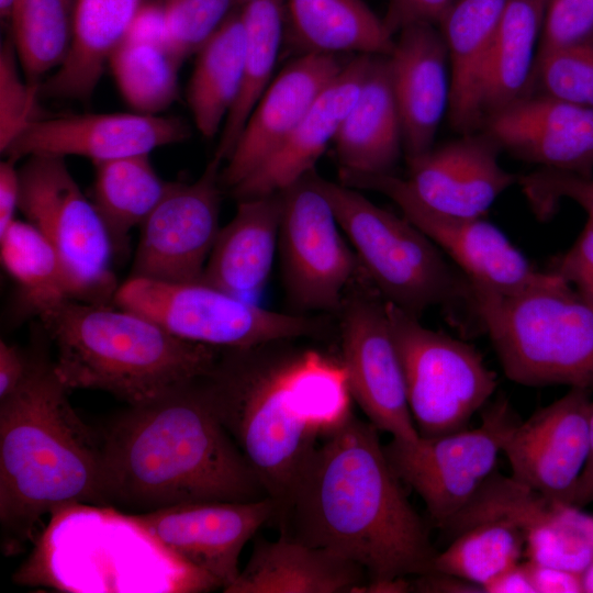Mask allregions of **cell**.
<instances>
[{
    "instance_id": "6da1fadb",
    "label": "cell",
    "mask_w": 593,
    "mask_h": 593,
    "mask_svg": "<svg viewBox=\"0 0 593 593\" xmlns=\"http://www.w3.org/2000/svg\"><path fill=\"white\" fill-rule=\"evenodd\" d=\"M271 523L361 566L368 580L430 572L437 553L379 429L354 412L320 439Z\"/></svg>"
},
{
    "instance_id": "7a4b0ae2",
    "label": "cell",
    "mask_w": 593,
    "mask_h": 593,
    "mask_svg": "<svg viewBox=\"0 0 593 593\" xmlns=\"http://www.w3.org/2000/svg\"><path fill=\"white\" fill-rule=\"evenodd\" d=\"M273 344L221 349L204 380L221 424L279 505L354 400L340 357Z\"/></svg>"
},
{
    "instance_id": "3957f363",
    "label": "cell",
    "mask_w": 593,
    "mask_h": 593,
    "mask_svg": "<svg viewBox=\"0 0 593 593\" xmlns=\"http://www.w3.org/2000/svg\"><path fill=\"white\" fill-rule=\"evenodd\" d=\"M101 446L109 504L147 512L268 496L216 416L204 373L158 399L130 405L105 430Z\"/></svg>"
},
{
    "instance_id": "277c9868",
    "label": "cell",
    "mask_w": 593,
    "mask_h": 593,
    "mask_svg": "<svg viewBox=\"0 0 593 593\" xmlns=\"http://www.w3.org/2000/svg\"><path fill=\"white\" fill-rule=\"evenodd\" d=\"M29 373L0 401V521L25 539L46 514L78 504H108L102 446L79 418L44 342Z\"/></svg>"
},
{
    "instance_id": "5b68a950",
    "label": "cell",
    "mask_w": 593,
    "mask_h": 593,
    "mask_svg": "<svg viewBox=\"0 0 593 593\" xmlns=\"http://www.w3.org/2000/svg\"><path fill=\"white\" fill-rule=\"evenodd\" d=\"M115 304L67 299L37 317L63 384L108 392L128 405L158 399L209 371L220 348L181 339Z\"/></svg>"
},
{
    "instance_id": "8992f818",
    "label": "cell",
    "mask_w": 593,
    "mask_h": 593,
    "mask_svg": "<svg viewBox=\"0 0 593 593\" xmlns=\"http://www.w3.org/2000/svg\"><path fill=\"white\" fill-rule=\"evenodd\" d=\"M472 290L475 318L507 379L525 387L593 391L592 302L561 277L512 294Z\"/></svg>"
},
{
    "instance_id": "52a82bcc",
    "label": "cell",
    "mask_w": 593,
    "mask_h": 593,
    "mask_svg": "<svg viewBox=\"0 0 593 593\" xmlns=\"http://www.w3.org/2000/svg\"><path fill=\"white\" fill-rule=\"evenodd\" d=\"M315 180L382 300L418 318L434 306L475 317L472 284L426 234L358 189L316 172Z\"/></svg>"
},
{
    "instance_id": "ba28073f",
    "label": "cell",
    "mask_w": 593,
    "mask_h": 593,
    "mask_svg": "<svg viewBox=\"0 0 593 593\" xmlns=\"http://www.w3.org/2000/svg\"><path fill=\"white\" fill-rule=\"evenodd\" d=\"M114 304L153 320L172 335L220 349L250 348L323 333L321 317L264 309L202 282L128 277Z\"/></svg>"
},
{
    "instance_id": "9c48e42d",
    "label": "cell",
    "mask_w": 593,
    "mask_h": 593,
    "mask_svg": "<svg viewBox=\"0 0 593 593\" xmlns=\"http://www.w3.org/2000/svg\"><path fill=\"white\" fill-rule=\"evenodd\" d=\"M409 407L421 437L466 429L494 393L496 374L472 345L425 327L384 301Z\"/></svg>"
},
{
    "instance_id": "30bf717a",
    "label": "cell",
    "mask_w": 593,
    "mask_h": 593,
    "mask_svg": "<svg viewBox=\"0 0 593 593\" xmlns=\"http://www.w3.org/2000/svg\"><path fill=\"white\" fill-rule=\"evenodd\" d=\"M19 210L53 246L72 299L114 304L120 287L107 228L68 169L65 158L29 156L19 169Z\"/></svg>"
},
{
    "instance_id": "8fae6325",
    "label": "cell",
    "mask_w": 593,
    "mask_h": 593,
    "mask_svg": "<svg viewBox=\"0 0 593 593\" xmlns=\"http://www.w3.org/2000/svg\"><path fill=\"white\" fill-rule=\"evenodd\" d=\"M518 423L508 401L499 398L475 428L419 437L414 444L391 438L384 450L399 479L419 495L432 523L443 530L495 472Z\"/></svg>"
},
{
    "instance_id": "7c38bea8",
    "label": "cell",
    "mask_w": 593,
    "mask_h": 593,
    "mask_svg": "<svg viewBox=\"0 0 593 593\" xmlns=\"http://www.w3.org/2000/svg\"><path fill=\"white\" fill-rule=\"evenodd\" d=\"M340 183L379 192L426 234L468 278L472 287L512 294L557 282L553 271H540L492 223L439 213L424 204L405 179L394 174H365L339 169Z\"/></svg>"
},
{
    "instance_id": "4fadbf2b",
    "label": "cell",
    "mask_w": 593,
    "mask_h": 593,
    "mask_svg": "<svg viewBox=\"0 0 593 593\" xmlns=\"http://www.w3.org/2000/svg\"><path fill=\"white\" fill-rule=\"evenodd\" d=\"M280 193L278 247L288 298L300 311H336L360 266L358 257L340 235L315 170Z\"/></svg>"
},
{
    "instance_id": "5bb4252c",
    "label": "cell",
    "mask_w": 593,
    "mask_h": 593,
    "mask_svg": "<svg viewBox=\"0 0 593 593\" xmlns=\"http://www.w3.org/2000/svg\"><path fill=\"white\" fill-rule=\"evenodd\" d=\"M222 164L213 156L193 182H171L141 225L130 277L163 282L201 279L221 228Z\"/></svg>"
},
{
    "instance_id": "9a60e30c",
    "label": "cell",
    "mask_w": 593,
    "mask_h": 593,
    "mask_svg": "<svg viewBox=\"0 0 593 593\" xmlns=\"http://www.w3.org/2000/svg\"><path fill=\"white\" fill-rule=\"evenodd\" d=\"M278 504L267 496L247 502H194L128 515L171 556L213 579L223 590L238 573V558Z\"/></svg>"
},
{
    "instance_id": "2e32d148",
    "label": "cell",
    "mask_w": 593,
    "mask_h": 593,
    "mask_svg": "<svg viewBox=\"0 0 593 593\" xmlns=\"http://www.w3.org/2000/svg\"><path fill=\"white\" fill-rule=\"evenodd\" d=\"M340 310V359L353 400L379 430L401 443H416L421 436L409 407L384 300L354 295L344 300Z\"/></svg>"
},
{
    "instance_id": "e0dca14e",
    "label": "cell",
    "mask_w": 593,
    "mask_h": 593,
    "mask_svg": "<svg viewBox=\"0 0 593 593\" xmlns=\"http://www.w3.org/2000/svg\"><path fill=\"white\" fill-rule=\"evenodd\" d=\"M591 392L570 388L562 398L519 422L504 445L511 475L551 502L568 504L584 468Z\"/></svg>"
},
{
    "instance_id": "ac0fdd59",
    "label": "cell",
    "mask_w": 593,
    "mask_h": 593,
    "mask_svg": "<svg viewBox=\"0 0 593 593\" xmlns=\"http://www.w3.org/2000/svg\"><path fill=\"white\" fill-rule=\"evenodd\" d=\"M188 124L177 116L132 113L72 114L32 121L2 153L15 160L32 155L81 156L94 161L148 154L186 141Z\"/></svg>"
},
{
    "instance_id": "d6986e66",
    "label": "cell",
    "mask_w": 593,
    "mask_h": 593,
    "mask_svg": "<svg viewBox=\"0 0 593 593\" xmlns=\"http://www.w3.org/2000/svg\"><path fill=\"white\" fill-rule=\"evenodd\" d=\"M499 144L484 131L461 134L407 163L405 179L430 209L456 217L480 219L519 175L499 163Z\"/></svg>"
},
{
    "instance_id": "ffe728a7",
    "label": "cell",
    "mask_w": 593,
    "mask_h": 593,
    "mask_svg": "<svg viewBox=\"0 0 593 593\" xmlns=\"http://www.w3.org/2000/svg\"><path fill=\"white\" fill-rule=\"evenodd\" d=\"M480 131L519 159L593 175V108L533 93L486 116Z\"/></svg>"
},
{
    "instance_id": "44dd1931",
    "label": "cell",
    "mask_w": 593,
    "mask_h": 593,
    "mask_svg": "<svg viewBox=\"0 0 593 593\" xmlns=\"http://www.w3.org/2000/svg\"><path fill=\"white\" fill-rule=\"evenodd\" d=\"M346 63L338 55L303 54L283 67L258 100L222 167L223 188L237 186L289 137Z\"/></svg>"
},
{
    "instance_id": "7402d4cb",
    "label": "cell",
    "mask_w": 593,
    "mask_h": 593,
    "mask_svg": "<svg viewBox=\"0 0 593 593\" xmlns=\"http://www.w3.org/2000/svg\"><path fill=\"white\" fill-rule=\"evenodd\" d=\"M406 163L434 147L450 103L447 47L437 25L415 23L394 37L388 55Z\"/></svg>"
},
{
    "instance_id": "603a6c76",
    "label": "cell",
    "mask_w": 593,
    "mask_h": 593,
    "mask_svg": "<svg viewBox=\"0 0 593 593\" xmlns=\"http://www.w3.org/2000/svg\"><path fill=\"white\" fill-rule=\"evenodd\" d=\"M372 55H355L322 91L289 137L231 189L237 200L280 193L314 170L355 103Z\"/></svg>"
},
{
    "instance_id": "cb8c5ba5",
    "label": "cell",
    "mask_w": 593,
    "mask_h": 593,
    "mask_svg": "<svg viewBox=\"0 0 593 593\" xmlns=\"http://www.w3.org/2000/svg\"><path fill=\"white\" fill-rule=\"evenodd\" d=\"M281 193L239 200L220 228L201 281L248 300L262 291L278 249Z\"/></svg>"
},
{
    "instance_id": "d4e9b609",
    "label": "cell",
    "mask_w": 593,
    "mask_h": 593,
    "mask_svg": "<svg viewBox=\"0 0 593 593\" xmlns=\"http://www.w3.org/2000/svg\"><path fill=\"white\" fill-rule=\"evenodd\" d=\"M365 569L324 549L280 535L257 537L251 555L226 593H351Z\"/></svg>"
},
{
    "instance_id": "484cf974",
    "label": "cell",
    "mask_w": 593,
    "mask_h": 593,
    "mask_svg": "<svg viewBox=\"0 0 593 593\" xmlns=\"http://www.w3.org/2000/svg\"><path fill=\"white\" fill-rule=\"evenodd\" d=\"M340 168L393 174L403 153L400 112L388 55H372L350 111L334 139Z\"/></svg>"
},
{
    "instance_id": "4316f807",
    "label": "cell",
    "mask_w": 593,
    "mask_h": 593,
    "mask_svg": "<svg viewBox=\"0 0 593 593\" xmlns=\"http://www.w3.org/2000/svg\"><path fill=\"white\" fill-rule=\"evenodd\" d=\"M506 0H454L437 26L450 68L448 119L460 134L481 130V90L492 42Z\"/></svg>"
},
{
    "instance_id": "83f0119b",
    "label": "cell",
    "mask_w": 593,
    "mask_h": 593,
    "mask_svg": "<svg viewBox=\"0 0 593 593\" xmlns=\"http://www.w3.org/2000/svg\"><path fill=\"white\" fill-rule=\"evenodd\" d=\"M143 3L144 0H76L69 52L57 71L41 83L40 93L89 100Z\"/></svg>"
},
{
    "instance_id": "f1b7e54d",
    "label": "cell",
    "mask_w": 593,
    "mask_h": 593,
    "mask_svg": "<svg viewBox=\"0 0 593 593\" xmlns=\"http://www.w3.org/2000/svg\"><path fill=\"white\" fill-rule=\"evenodd\" d=\"M283 44L293 53L389 55L394 45L363 0H284Z\"/></svg>"
},
{
    "instance_id": "f546056e",
    "label": "cell",
    "mask_w": 593,
    "mask_h": 593,
    "mask_svg": "<svg viewBox=\"0 0 593 593\" xmlns=\"http://www.w3.org/2000/svg\"><path fill=\"white\" fill-rule=\"evenodd\" d=\"M546 8L547 0H506L482 83L483 121L530 94Z\"/></svg>"
},
{
    "instance_id": "4dcf8cb0",
    "label": "cell",
    "mask_w": 593,
    "mask_h": 593,
    "mask_svg": "<svg viewBox=\"0 0 593 593\" xmlns=\"http://www.w3.org/2000/svg\"><path fill=\"white\" fill-rule=\"evenodd\" d=\"M245 76V34L239 8L197 53L187 102L202 136L212 138L235 104Z\"/></svg>"
},
{
    "instance_id": "1f68e13d",
    "label": "cell",
    "mask_w": 593,
    "mask_h": 593,
    "mask_svg": "<svg viewBox=\"0 0 593 593\" xmlns=\"http://www.w3.org/2000/svg\"><path fill=\"white\" fill-rule=\"evenodd\" d=\"M92 203L109 234L114 255H124L130 233L141 226L167 193L148 154L94 161Z\"/></svg>"
},
{
    "instance_id": "d6a6232c",
    "label": "cell",
    "mask_w": 593,
    "mask_h": 593,
    "mask_svg": "<svg viewBox=\"0 0 593 593\" xmlns=\"http://www.w3.org/2000/svg\"><path fill=\"white\" fill-rule=\"evenodd\" d=\"M239 12L245 34V76L214 153L223 161L232 154L250 113L271 82L284 42V0H242Z\"/></svg>"
},
{
    "instance_id": "836d02e7",
    "label": "cell",
    "mask_w": 593,
    "mask_h": 593,
    "mask_svg": "<svg viewBox=\"0 0 593 593\" xmlns=\"http://www.w3.org/2000/svg\"><path fill=\"white\" fill-rule=\"evenodd\" d=\"M0 258L18 284L20 303L27 314L38 316L72 299L57 253L27 221L15 220L0 236Z\"/></svg>"
},
{
    "instance_id": "e575fe53",
    "label": "cell",
    "mask_w": 593,
    "mask_h": 593,
    "mask_svg": "<svg viewBox=\"0 0 593 593\" xmlns=\"http://www.w3.org/2000/svg\"><path fill=\"white\" fill-rule=\"evenodd\" d=\"M11 38L25 79L35 85L65 60L72 37L67 0H14Z\"/></svg>"
},
{
    "instance_id": "d590c367",
    "label": "cell",
    "mask_w": 593,
    "mask_h": 593,
    "mask_svg": "<svg viewBox=\"0 0 593 593\" xmlns=\"http://www.w3.org/2000/svg\"><path fill=\"white\" fill-rule=\"evenodd\" d=\"M525 548L524 532L505 521H489L469 527L437 552L432 571L455 575L483 586L519 562Z\"/></svg>"
},
{
    "instance_id": "8d00e7d4",
    "label": "cell",
    "mask_w": 593,
    "mask_h": 593,
    "mask_svg": "<svg viewBox=\"0 0 593 593\" xmlns=\"http://www.w3.org/2000/svg\"><path fill=\"white\" fill-rule=\"evenodd\" d=\"M108 65L134 112L157 115L178 99L181 63L165 46L124 40Z\"/></svg>"
},
{
    "instance_id": "74e56055",
    "label": "cell",
    "mask_w": 593,
    "mask_h": 593,
    "mask_svg": "<svg viewBox=\"0 0 593 593\" xmlns=\"http://www.w3.org/2000/svg\"><path fill=\"white\" fill-rule=\"evenodd\" d=\"M553 515V502L512 475L505 477L494 472L443 532L452 539L473 525L489 521H505L516 525L525 535Z\"/></svg>"
},
{
    "instance_id": "f35d334b",
    "label": "cell",
    "mask_w": 593,
    "mask_h": 593,
    "mask_svg": "<svg viewBox=\"0 0 593 593\" xmlns=\"http://www.w3.org/2000/svg\"><path fill=\"white\" fill-rule=\"evenodd\" d=\"M593 108V34L538 52L530 94Z\"/></svg>"
},
{
    "instance_id": "ab89813d",
    "label": "cell",
    "mask_w": 593,
    "mask_h": 593,
    "mask_svg": "<svg viewBox=\"0 0 593 593\" xmlns=\"http://www.w3.org/2000/svg\"><path fill=\"white\" fill-rule=\"evenodd\" d=\"M167 48L182 64L236 11L242 0H160Z\"/></svg>"
},
{
    "instance_id": "60d3db41",
    "label": "cell",
    "mask_w": 593,
    "mask_h": 593,
    "mask_svg": "<svg viewBox=\"0 0 593 593\" xmlns=\"http://www.w3.org/2000/svg\"><path fill=\"white\" fill-rule=\"evenodd\" d=\"M11 36L0 48V150L3 153L35 119L41 85L22 79Z\"/></svg>"
},
{
    "instance_id": "b9f144b4",
    "label": "cell",
    "mask_w": 593,
    "mask_h": 593,
    "mask_svg": "<svg viewBox=\"0 0 593 593\" xmlns=\"http://www.w3.org/2000/svg\"><path fill=\"white\" fill-rule=\"evenodd\" d=\"M524 551L528 561L580 574L593 561L591 546L579 533L559 519L556 511L552 518L525 534Z\"/></svg>"
},
{
    "instance_id": "7bdbcfd3",
    "label": "cell",
    "mask_w": 593,
    "mask_h": 593,
    "mask_svg": "<svg viewBox=\"0 0 593 593\" xmlns=\"http://www.w3.org/2000/svg\"><path fill=\"white\" fill-rule=\"evenodd\" d=\"M517 184L538 217L548 219L560 200L570 199L586 212L588 221L593 223V175L540 167L530 174L519 175Z\"/></svg>"
},
{
    "instance_id": "ee69618b",
    "label": "cell",
    "mask_w": 593,
    "mask_h": 593,
    "mask_svg": "<svg viewBox=\"0 0 593 593\" xmlns=\"http://www.w3.org/2000/svg\"><path fill=\"white\" fill-rule=\"evenodd\" d=\"M593 34V0H547L539 51Z\"/></svg>"
},
{
    "instance_id": "f6af8a7d",
    "label": "cell",
    "mask_w": 593,
    "mask_h": 593,
    "mask_svg": "<svg viewBox=\"0 0 593 593\" xmlns=\"http://www.w3.org/2000/svg\"><path fill=\"white\" fill-rule=\"evenodd\" d=\"M593 303V223L588 221L573 245L551 269Z\"/></svg>"
},
{
    "instance_id": "bcb514c9",
    "label": "cell",
    "mask_w": 593,
    "mask_h": 593,
    "mask_svg": "<svg viewBox=\"0 0 593 593\" xmlns=\"http://www.w3.org/2000/svg\"><path fill=\"white\" fill-rule=\"evenodd\" d=\"M454 0H388L382 22L391 37L415 23L437 25L439 19Z\"/></svg>"
},
{
    "instance_id": "7dc6e473",
    "label": "cell",
    "mask_w": 593,
    "mask_h": 593,
    "mask_svg": "<svg viewBox=\"0 0 593 593\" xmlns=\"http://www.w3.org/2000/svg\"><path fill=\"white\" fill-rule=\"evenodd\" d=\"M125 40L156 44L167 48L166 19L160 1L142 4Z\"/></svg>"
},
{
    "instance_id": "c3c4849f",
    "label": "cell",
    "mask_w": 593,
    "mask_h": 593,
    "mask_svg": "<svg viewBox=\"0 0 593 593\" xmlns=\"http://www.w3.org/2000/svg\"><path fill=\"white\" fill-rule=\"evenodd\" d=\"M31 365L30 353L0 342V401L13 394L25 380Z\"/></svg>"
},
{
    "instance_id": "681fc988",
    "label": "cell",
    "mask_w": 593,
    "mask_h": 593,
    "mask_svg": "<svg viewBox=\"0 0 593 593\" xmlns=\"http://www.w3.org/2000/svg\"><path fill=\"white\" fill-rule=\"evenodd\" d=\"M536 593L583 592L582 574L527 561Z\"/></svg>"
},
{
    "instance_id": "f907efd6",
    "label": "cell",
    "mask_w": 593,
    "mask_h": 593,
    "mask_svg": "<svg viewBox=\"0 0 593 593\" xmlns=\"http://www.w3.org/2000/svg\"><path fill=\"white\" fill-rule=\"evenodd\" d=\"M18 160L7 157L0 164V236L15 221L20 201V175Z\"/></svg>"
},
{
    "instance_id": "816d5d0a",
    "label": "cell",
    "mask_w": 593,
    "mask_h": 593,
    "mask_svg": "<svg viewBox=\"0 0 593 593\" xmlns=\"http://www.w3.org/2000/svg\"><path fill=\"white\" fill-rule=\"evenodd\" d=\"M489 593H536L528 563H516L483 586Z\"/></svg>"
},
{
    "instance_id": "f5cc1de1",
    "label": "cell",
    "mask_w": 593,
    "mask_h": 593,
    "mask_svg": "<svg viewBox=\"0 0 593 593\" xmlns=\"http://www.w3.org/2000/svg\"><path fill=\"white\" fill-rule=\"evenodd\" d=\"M415 577L411 581L412 592H483L480 586L444 572L430 571Z\"/></svg>"
},
{
    "instance_id": "db71d44e",
    "label": "cell",
    "mask_w": 593,
    "mask_h": 593,
    "mask_svg": "<svg viewBox=\"0 0 593 593\" xmlns=\"http://www.w3.org/2000/svg\"><path fill=\"white\" fill-rule=\"evenodd\" d=\"M591 503H593V403L590 415L588 458L569 497L568 505L582 508Z\"/></svg>"
},
{
    "instance_id": "11a10c76",
    "label": "cell",
    "mask_w": 593,
    "mask_h": 593,
    "mask_svg": "<svg viewBox=\"0 0 593 593\" xmlns=\"http://www.w3.org/2000/svg\"><path fill=\"white\" fill-rule=\"evenodd\" d=\"M555 511L558 518L579 533L593 550V515L562 503H555Z\"/></svg>"
},
{
    "instance_id": "9f6ffc18",
    "label": "cell",
    "mask_w": 593,
    "mask_h": 593,
    "mask_svg": "<svg viewBox=\"0 0 593 593\" xmlns=\"http://www.w3.org/2000/svg\"><path fill=\"white\" fill-rule=\"evenodd\" d=\"M412 592V582L406 577L393 579L367 580L356 586L351 593H405Z\"/></svg>"
},
{
    "instance_id": "6f0895ef",
    "label": "cell",
    "mask_w": 593,
    "mask_h": 593,
    "mask_svg": "<svg viewBox=\"0 0 593 593\" xmlns=\"http://www.w3.org/2000/svg\"><path fill=\"white\" fill-rule=\"evenodd\" d=\"M583 592L593 593V561L582 573Z\"/></svg>"
},
{
    "instance_id": "680465c9",
    "label": "cell",
    "mask_w": 593,
    "mask_h": 593,
    "mask_svg": "<svg viewBox=\"0 0 593 593\" xmlns=\"http://www.w3.org/2000/svg\"><path fill=\"white\" fill-rule=\"evenodd\" d=\"M14 0H0V13L4 19L10 18L11 9Z\"/></svg>"
}]
</instances>
